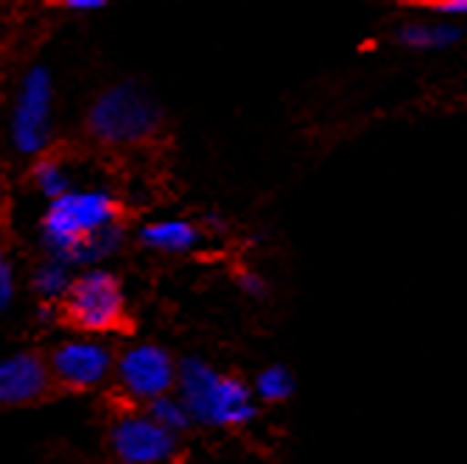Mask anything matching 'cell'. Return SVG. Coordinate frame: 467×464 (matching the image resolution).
Wrapping results in <instances>:
<instances>
[{"label":"cell","mask_w":467,"mask_h":464,"mask_svg":"<svg viewBox=\"0 0 467 464\" xmlns=\"http://www.w3.org/2000/svg\"><path fill=\"white\" fill-rule=\"evenodd\" d=\"M162 123V104L138 81L112 84L84 115V129L104 149H138L160 135Z\"/></svg>","instance_id":"3"},{"label":"cell","mask_w":467,"mask_h":464,"mask_svg":"<svg viewBox=\"0 0 467 464\" xmlns=\"http://www.w3.org/2000/svg\"><path fill=\"white\" fill-rule=\"evenodd\" d=\"M54 78L46 65H31L17 88L12 112V143L26 157H42L51 146Z\"/></svg>","instance_id":"6"},{"label":"cell","mask_w":467,"mask_h":464,"mask_svg":"<svg viewBox=\"0 0 467 464\" xmlns=\"http://www.w3.org/2000/svg\"><path fill=\"white\" fill-rule=\"evenodd\" d=\"M177 397L185 403L188 414L199 428L233 431L246 428L261 414L258 397L241 375L224 372L199 356L180 358Z\"/></svg>","instance_id":"2"},{"label":"cell","mask_w":467,"mask_h":464,"mask_svg":"<svg viewBox=\"0 0 467 464\" xmlns=\"http://www.w3.org/2000/svg\"><path fill=\"white\" fill-rule=\"evenodd\" d=\"M73 266L57 258H46L31 274V291L36 294L39 305H62L73 285Z\"/></svg>","instance_id":"12"},{"label":"cell","mask_w":467,"mask_h":464,"mask_svg":"<svg viewBox=\"0 0 467 464\" xmlns=\"http://www.w3.org/2000/svg\"><path fill=\"white\" fill-rule=\"evenodd\" d=\"M107 4L104 0H67V4H59L62 12H70V15H88V12H101Z\"/></svg>","instance_id":"19"},{"label":"cell","mask_w":467,"mask_h":464,"mask_svg":"<svg viewBox=\"0 0 467 464\" xmlns=\"http://www.w3.org/2000/svg\"><path fill=\"white\" fill-rule=\"evenodd\" d=\"M39 235L48 258L81 272L99 269L126 241L123 204L107 191L73 188L46 207Z\"/></svg>","instance_id":"1"},{"label":"cell","mask_w":467,"mask_h":464,"mask_svg":"<svg viewBox=\"0 0 467 464\" xmlns=\"http://www.w3.org/2000/svg\"><path fill=\"white\" fill-rule=\"evenodd\" d=\"M115 361L118 356L112 347L99 339H67L48 353L57 389L70 395L101 389L109 377H115Z\"/></svg>","instance_id":"8"},{"label":"cell","mask_w":467,"mask_h":464,"mask_svg":"<svg viewBox=\"0 0 467 464\" xmlns=\"http://www.w3.org/2000/svg\"><path fill=\"white\" fill-rule=\"evenodd\" d=\"M146 411L157 419V423H160L162 428H168V431L177 434V437H182V434H188V431L196 428L193 417L188 414V408H185V403L177 397V392H174V395H168V397L154 400L151 406H146Z\"/></svg>","instance_id":"15"},{"label":"cell","mask_w":467,"mask_h":464,"mask_svg":"<svg viewBox=\"0 0 467 464\" xmlns=\"http://www.w3.org/2000/svg\"><path fill=\"white\" fill-rule=\"evenodd\" d=\"M180 361L154 342H138L118 353L115 387L130 408H146L160 397L177 392Z\"/></svg>","instance_id":"5"},{"label":"cell","mask_w":467,"mask_h":464,"mask_svg":"<svg viewBox=\"0 0 467 464\" xmlns=\"http://www.w3.org/2000/svg\"><path fill=\"white\" fill-rule=\"evenodd\" d=\"M204 230H210V232H224L227 224H224V219L219 213H207L204 216Z\"/></svg>","instance_id":"20"},{"label":"cell","mask_w":467,"mask_h":464,"mask_svg":"<svg viewBox=\"0 0 467 464\" xmlns=\"http://www.w3.org/2000/svg\"><path fill=\"white\" fill-rule=\"evenodd\" d=\"M138 241L143 249L160 255H191L204 241V227L191 219H160L143 224L138 230Z\"/></svg>","instance_id":"10"},{"label":"cell","mask_w":467,"mask_h":464,"mask_svg":"<svg viewBox=\"0 0 467 464\" xmlns=\"http://www.w3.org/2000/svg\"><path fill=\"white\" fill-rule=\"evenodd\" d=\"M59 319L78 333H115L126 322L123 283L109 269H84L73 277L67 297L59 305Z\"/></svg>","instance_id":"4"},{"label":"cell","mask_w":467,"mask_h":464,"mask_svg":"<svg viewBox=\"0 0 467 464\" xmlns=\"http://www.w3.org/2000/svg\"><path fill=\"white\" fill-rule=\"evenodd\" d=\"M4 263H6V258H4V246H0V269H4Z\"/></svg>","instance_id":"21"},{"label":"cell","mask_w":467,"mask_h":464,"mask_svg":"<svg viewBox=\"0 0 467 464\" xmlns=\"http://www.w3.org/2000/svg\"><path fill=\"white\" fill-rule=\"evenodd\" d=\"M235 285L238 291L244 294V297L254 300V303H264L269 300V280L261 274V272H254V269H238L235 272Z\"/></svg>","instance_id":"16"},{"label":"cell","mask_w":467,"mask_h":464,"mask_svg":"<svg viewBox=\"0 0 467 464\" xmlns=\"http://www.w3.org/2000/svg\"><path fill=\"white\" fill-rule=\"evenodd\" d=\"M31 182H34V188H36L42 196L48 199V204L57 201V199H62L65 193L73 191L70 174H67L65 162H62L59 157H51L48 151L31 162Z\"/></svg>","instance_id":"14"},{"label":"cell","mask_w":467,"mask_h":464,"mask_svg":"<svg viewBox=\"0 0 467 464\" xmlns=\"http://www.w3.org/2000/svg\"><path fill=\"white\" fill-rule=\"evenodd\" d=\"M57 392L48 356L20 350L0 358V408H26L48 400Z\"/></svg>","instance_id":"9"},{"label":"cell","mask_w":467,"mask_h":464,"mask_svg":"<svg viewBox=\"0 0 467 464\" xmlns=\"http://www.w3.org/2000/svg\"><path fill=\"white\" fill-rule=\"evenodd\" d=\"M252 392H254V397H258V403L283 406L296 392V377L285 364L275 361V364H266V366H261L258 372H254Z\"/></svg>","instance_id":"13"},{"label":"cell","mask_w":467,"mask_h":464,"mask_svg":"<svg viewBox=\"0 0 467 464\" xmlns=\"http://www.w3.org/2000/svg\"><path fill=\"white\" fill-rule=\"evenodd\" d=\"M15 294H17L15 266L4 263V269H0V311H9V305L15 303Z\"/></svg>","instance_id":"17"},{"label":"cell","mask_w":467,"mask_h":464,"mask_svg":"<svg viewBox=\"0 0 467 464\" xmlns=\"http://www.w3.org/2000/svg\"><path fill=\"white\" fill-rule=\"evenodd\" d=\"M431 15L440 20H453V17H467V0H453V4H431L426 6Z\"/></svg>","instance_id":"18"},{"label":"cell","mask_w":467,"mask_h":464,"mask_svg":"<svg viewBox=\"0 0 467 464\" xmlns=\"http://www.w3.org/2000/svg\"><path fill=\"white\" fill-rule=\"evenodd\" d=\"M118 464H171L180 453V437L162 428L146 408L120 411L107 434Z\"/></svg>","instance_id":"7"},{"label":"cell","mask_w":467,"mask_h":464,"mask_svg":"<svg viewBox=\"0 0 467 464\" xmlns=\"http://www.w3.org/2000/svg\"><path fill=\"white\" fill-rule=\"evenodd\" d=\"M462 28L451 20H406L398 26L395 39L411 51H445L462 39Z\"/></svg>","instance_id":"11"}]
</instances>
